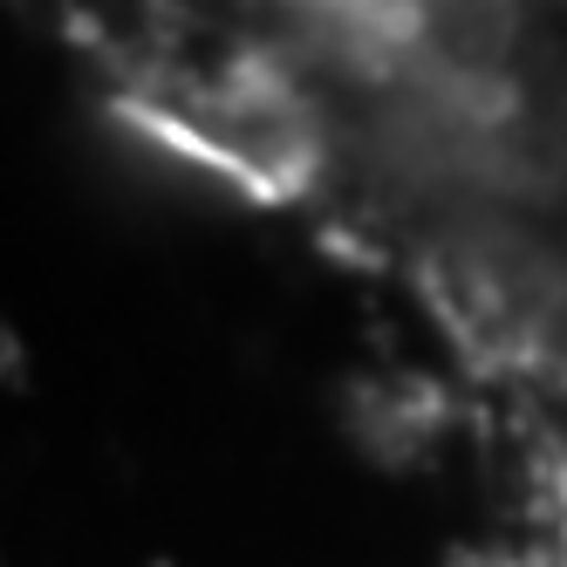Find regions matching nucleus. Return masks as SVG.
I'll list each match as a JSON object with an SVG mask.
<instances>
[{"instance_id": "nucleus-1", "label": "nucleus", "mask_w": 567, "mask_h": 567, "mask_svg": "<svg viewBox=\"0 0 567 567\" xmlns=\"http://www.w3.org/2000/svg\"><path fill=\"white\" fill-rule=\"evenodd\" d=\"M137 124L185 165L213 172L254 198H301L321 172L315 110L280 69L239 55L219 69H192L172 90L144 96Z\"/></svg>"}]
</instances>
